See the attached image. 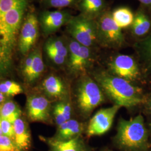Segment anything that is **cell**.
Returning <instances> with one entry per match:
<instances>
[{"label":"cell","instance_id":"1","mask_svg":"<svg viewBox=\"0 0 151 151\" xmlns=\"http://www.w3.org/2000/svg\"><path fill=\"white\" fill-rule=\"evenodd\" d=\"M32 0H0V80L10 75L20 30Z\"/></svg>","mask_w":151,"mask_h":151},{"label":"cell","instance_id":"2","mask_svg":"<svg viewBox=\"0 0 151 151\" xmlns=\"http://www.w3.org/2000/svg\"><path fill=\"white\" fill-rule=\"evenodd\" d=\"M92 77L114 105L131 109L147 101L142 90L139 87L110 74L107 70L95 71Z\"/></svg>","mask_w":151,"mask_h":151},{"label":"cell","instance_id":"3","mask_svg":"<svg viewBox=\"0 0 151 151\" xmlns=\"http://www.w3.org/2000/svg\"><path fill=\"white\" fill-rule=\"evenodd\" d=\"M113 142L122 151H148L151 146L150 133L141 114L129 120H119Z\"/></svg>","mask_w":151,"mask_h":151},{"label":"cell","instance_id":"4","mask_svg":"<svg viewBox=\"0 0 151 151\" xmlns=\"http://www.w3.org/2000/svg\"><path fill=\"white\" fill-rule=\"evenodd\" d=\"M77 111L86 119L93 110L104 103L106 96L94 79L87 74L78 77L73 91Z\"/></svg>","mask_w":151,"mask_h":151},{"label":"cell","instance_id":"5","mask_svg":"<svg viewBox=\"0 0 151 151\" xmlns=\"http://www.w3.org/2000/svg\"><path fill=\"white\" fill-rule=\"evenodd\" d=\"M72 38L83 46L90 48L100 45L96 21L81 14L72 16L66 25Z\"/></svg>","mask_w":151,"mask_h":151},{"label":"cell","instance_id":"6","mask_svg":"<svg viewBox=\"0 0 151 151\" xmlns=\"http://www.w3.org/2000/svg\"><path fill=\"white\" fill-rule=\"evenodd\" d=\"M99 44L110 48H122L125 43L122 29L117 26L111 13L103 12L96 20Z\"/></svg>","mask_w":151,"mask_h":151},{"label":"cell","instance_id":"7","mask_svg":"<svg viewBox=\"0 0 151 151\" xmlns=\"http://www.w3.org/2000/svg\"><path fill=\"white\" fill-rule=\"evenodd\" d=\"M68 48L67 63L70 74L77 77L87 74L93 60L92 48L82 45L72 38L69 41Z\"/></svg>","mask_w":151,"mask_h":151},{"label":"cell","instance_id":"8","mask_svg":"<svg viewBox=\"0 0 151 151\" xmlns=\"http://www.w3.org/2000/svg\"><path fill=\"white\" fill-rule=\"evenodd\" d=\"M109 73L136 85L141 81L140 68L135 59L128 55L118 54L108 63Z\"/></svg>","mask_w":151,"mask_h":151},{"label":"cell","instance_id":"9","mask_svg":"<svg viewBox=\"0 0 151 151\" xmlns=\"http://www.w3.org/2000/svg\"><path fill=\"white\" fill-rule=\"evenodd\" d=\"M114 105L109 108L99 110L92 117L87 125L85 134L88 138L104 135L110 129L116 114L120 108Z\"/></svg>","mask_w":151,"mask_h":151},{"label":"cell","instance_id":"10","mask_svg":"<svg viewBox=\"0 0 151 151\" xmlns=\"http://www.w3.org/2000/svg\"><path fill=\"white\" fill-rule=\"evenodd\" d=\"M39 20L33 11L29 10L22 25L19 38L18 49L26 55L36 43L39 36Z\"/></svg>","mask_w":151,"mask_h":151},{"label":"cell","instance_id":"11","mask_svg":"<svg viewBox=\"0 0 151 151\" xmlns=\"http://www.w3.org/2000/svg\"><path fill=\"white\" fill-rule=\"evenodd\" d=\"M27 117L32 122L48 123L51 121V102L44 95L34 94L27 97Z\"/></svg>","mask_w":151,"mask_h":151},{"label":"cell","instance_id":"12","mask_svg":"<svg viewBox=\"0 0 151 151\" xmlns=\"http://www.w3.org/2000/svg\"><path fill=\"white\" fill-rule=\"evenodd\" d=\"M72 17L66 11H44L40 14L38 20L43 33L49 35L66 25Z\"/></svg>","mask_w":151,"mask_h":151},{"label":"cell","instance_id":"13","mask_svg":"<svg viewBox=\"0 0 151 151\" xmlns=\"http://www.w3.org/2000/svg\"><path fill=\"white\" fill-rule=\"evenodd\" d=\"M41 88L44 95L49 99L58 101L68 99L69 92L68 87L58 76L49 75L45 77L41 84Z\"/></svg>","mask_w":151,"mask_h":151},{"label":"cell","instance_id":"14","mask_svg":"<svg viewBox=\"0 0 151 151\" xmlns=\"http://www.w3.org/2000/svg\"><path fill=\"white\" fill-rule=\"evenodd\" d=\"M40 139L48 147V151H92L82 135L65 141L55 140L52 137H40Z\"/></svg>","mask_w":151,"mask_h":151},{"label":"cell","instance_id":"15","mask_svg":"<svg viewBox=\"0 0 151 151\" xmlns=\"http://www.w3.org/2000/svg\"><path fill=\"white\" fill-rule=\"evenodd\" d=\"M86 127L84 123L70 119L58 127L56 133L52 138L55 140L65 141L82 135L85 133Z\"/></svg>","mask_w":151,"mask_h":151},{"label":"cell","instance_id":"16","mask_svg":"<svg viewBox=\"0 0 151 151\" xmlns=\"http://www.w3.org/2000/svg\"><path fill=\"white\" fill-rule=\"evenodd\" d=\"M14 141L21 151H28L32 147V140L27 122L22 117L13 123Z\"/></svg>","mask_w":151,"mask_h":151},{"label":"cell","instance_id":"17","mask_svg":"<svg viewBox=\"0 0 151 151\" xmlns=\"http://www.w3.org/2000/svg\"><path fill=\"white\" fill-rule=\"evenodd\" d=\"M33 60L30 71L27 77L24 79L29 84L35 83L40 78L44 70L42 53L40 48H36L32 50Z\"/></svg>","mask_w":151,"mask_h":151},{"label":"cell","instance_id":"18","mask_svg":"<svg viewBox=\"0 0 151 151\" xmlns=\"http://www.w3.org/2000/svg\"><path fill=\"white\" fill-rule=\"evenodd\" d=\"M105 5L104 0H81L80 9L81 14L93 19L101 14Z\"/></svg>","mask_w":151,"mask_h":151},{"label":"cell","instance_id":"19","mask_svg":"<svg viewBox=\"0 0 151 151\" xmlns=\"http://www.w3.org/2000/svg\"><path fill=\"white\" fill-rule=\"evenodd\" d=\"M22 111L17 104L11 100H7L0 106V116L14 123L17 119L22 117Z\"/></svg>","mask_w":151,"mask_h":151},{"label":"cell","instance_id":"20","mask_svg":"<svg viewBox=\"0 0 151 151\" xmlns=\"http://www.w3.org/2000/svg\"><path fill=\"white\" fill-rule=\"evenodd\" d=\"M135 47L147 72L151 74V34L136 44Z\"/></svg>","mask_w":151,"mask_h":151},{"label":"cell","instance_id":"21","mask_svg":"<svg viewBox=\"0 0 151 151\" xmlns=\"http://www.w3.org/2000/svg\"><path fill=\"white\" fill-rule=\"evenodd\" d=\"M151 26V21L149 18L143 12L139 11L135 14L130 27L134 35L142 37L149 32Z\"/></svg>","mask_w":151,"mask_h":151},{"label":"cell","instance_id":"22","mask_svg":"<svg viewBox=\"0 0 151 151\" xmlns=\"http://www.w3.org/2000/svg\"><path fill=\"white\" fill-rule=\"evenodd\" d=\"M114 21L118 27L123 29L132 25L134 16L128 8L120 7L111 13Z\"/></svg>","mask_w":151,"mask_h":151},{"label":"cell","instance_id":"23","mask_svg":"<svg viewBox=\"0 0 151 151\" xmlns=\"http://www.w3.org/2000/svg\"><path fill=\"white\" fill-rule=\"evenodd\" d=\"M45 50H49L55 52L68 60V48L65 42L58 37L49 38L45 43Z\"/></svg>","mask_w":151,"mask_h":151},{"label":"cell","instance_id":"24","mask_svg":"<svg viewBox=\"0 0 151 151\" xmlns=\"http://www.w3.org/2000/svg\"><path fill=\"white\" fill-rule=\"evenodd\" d=\"M0 92L6 97H10L22 93L23 89L16 82L6 80L0 83Z\"/></svg>","mask_w":151,"mask_h":151},{"label":"cell","instance_id":"25","mask_svg":"<svg viewBox=\"0 0 151 151\" xmlns=\"http://www.w3.org/2000/svg\"><path fill=\"white\" fill-rule=\"evenodd\" d=\"M0 151H21L15 141L7 136L0 135Z\"/></svg>","mask_w":151,"mask_h":151},{"label":"cell","instance_id":"26","mask_svg":"<svg viewBox=\"0 0 151 151\" xmlns=\"http://www.w3.org/2000/svg\"><path fill=\"white\" fill-rule=\"evenodd\" d=\"M56 104L58 106V108H60V111H62L67 121L71 119L73 112V108L71 103L68 100V99L58 101Z\"/></svg>","mask_w":151,"mask_h":151},{"label":"cell","instance_id":"27","mask_svg":"<svg viewBox=\"0 0 151 151\" xmlns=\"http://www.w3.org/2000/svg\"><path fill=\"white\" fill-rule=\"evenodd\" d=\"M78 0H43L44 4L54 8H63L72 5Z\"/></svg>","mask_w":151,"mask_h":151},{"label":"cell","instance_id":"28","mask_svg":"<svg viewBox=\"0 0 151 151\" xmlns=\"http://www.w3.org/2000/svg\"><path fill=\"white\" fill-rule=\"evenodd\" d=\"M1 128L4 135L9 137L14 140V128L13 124L4 119L1 120Z\"/></svg>","mask_w":151,"mask_h":151},{"label":"cell","instance_id":"29","mask_svg":"<svg viewBox=\"0 0 151 151\" xmlns=\"http://www.w3.org/2000/svg\"><path fill=\"white\" fill-rule=\"evenodd\" d=\"M52 114L53 115L55 123L58 127L63 124L67 121L65 119L62 111H60V108H58L56 104L54 105L53 108L52 109Z\"/></svg>","mask_w":151,"mask_h":151},{"label":"cell","instance_id":"30","mask_svg":"<svg viewBox=\"0 0 151 151\" xmlns=\"http://www.w3.org/2000/svg\"><path fill=\"white\" fill-rule=\"evenodd\" d=\"M32 60H33V52L32 51L27 54V57H26L22 65V74L24 79L27 77L30 71L31 66L32 65Z\"/></svg>","mask_w":151,"mask_h":151},{"label":"cell","instance_id":"31","mask_svg":"<svg viewBox=\"0 0 151 151\" xmlns=\"http://www.w3.org/2000/svg\"><path fill=\"white\" fill-rule=\"evenodd\" d=\"M146 110L147 113L151 114V97L148 100H147L146 103Z\"/></svg>","mask_w":151,"mask_h":151},{"label":"cell","instance_id":"32","mask_svg":"<svg viewBox=\"0 0 151 151\" xmlns=\"http://www.w3.org/2000/svg\"><path fill=\"white\" fill-rule=\"evenodd\" d=\"M7 98L6 96H5L4 94H2L1 92H0V106L3 104L5 103L6 101L7 100Z\"/></svg>","mask_w":151,"mask_h":151},{"label":"cell","instance_id":"33","mask_svg":"<svg viewBox=\"0 0 151 151\" xmlns=\"http://www.w3.org/2000/svg\"><path fill=\"white\" fill-rule=\"evenodd\" d=\"M142 4L146 6H151V0H138Z\"/></svg>","mask_w":151,"mask_h":151},{"label":"cell","instance_id":"34","mask_svg":"<svg viewBox=\"0 0 151 151\" xmlns=\"http://www.w3.org/2000/svg\"><path fill=\"white\" fill-rule=\"evenodd\" d=\"M1 116H0V135H2L3 134H2V130H1Z\"/></svg>","mask_w":151,"mask_h":151},{"label":"cell","instance_id":"35","mask_svg":"<svg viewBox=\"0 0 151 151\" xmlns=\"http://www.w3.org/2000/svg\"><path fill=\"white\" fill-rule=\"evenodd\" d=\"M149 133H150V139H151V122L150 124V132H149Z\"/></svg>","mask_w":151,"mask_h":151},{"label":"cell","instance_id":"36","mask_svg":"<svg viewBox=\"0 0 151 151\" xmlns=\"http://www.w3.org/2000/svg\"></svg>","mask_w":151,"mask_h":151}]
</instances>
